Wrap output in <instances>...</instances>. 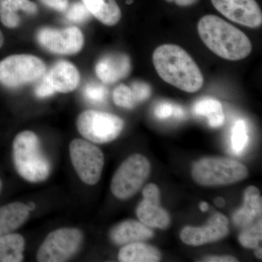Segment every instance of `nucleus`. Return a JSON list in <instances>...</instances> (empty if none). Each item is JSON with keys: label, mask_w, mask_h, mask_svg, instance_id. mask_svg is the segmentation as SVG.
<instances>
[{"label": "nucleus", "mask_w": 262, "mask_h": 262, "mask_svg": "<svg viewBox=\"0 0 262 262\" xmlns=\"http://www.w3.org/2000/svg\"><path fill=\"white\" fill-rule=\"evenodd\" d=\"M153 63L158 75L167 83L187 93L203 87L204 78L198 64L185 50L177 45L165 44L153 53Z\"/></svg>", "instance_id": "obj_1"}, {"label": "nucleus", "mask_w": 262, "mask_h": 262, "mask_svg": "<svg viewBox=\"0 0 262 262\" xmlns=\"http://www.w3.org/2000/svg\"><path fill=\"white\" fill-rule=\"evenodd\" d=\"M200 37L217 56L239 61L251 54L252 44L246 34L232 24L213 15H207L198 24Z\"/></svg>", "instance_id": "obj_2"}, {"label": "nucleus", "mask_w": 262, "mask_h": 262, "mask_svg": "<svg viewBox=\"0 0 262 262\" xmlns=\"http://www.w3.org/2000/svg\"><path fill=\"white\" fill-rule=\"evenodd\" d=\"M15 168L27 182H44L51 173V163L43 154L40 143L35 134L25 130L15 138L13 144Z\"/></svg>", "instance_id": "obj_3"}, {"label": "nucleus", "mask_w": 262, "mask_h": 262, "mask_svg": "<svg viewBox=\"0 0 262 262\" xmlns=\"http://www.w3.org/2000/svg\"><path fill=\"white\" fill-rule=\"evenodd\" d=\"M192 177L205 187H220L241 182L248 175L246 165L237 160L221 157H208L196 162Z\"/></svg>", "instance_id": "obj_4"}, {"label": "nucleus", "mask_w": 262, "mask_h": 262, "mask_svg": "<svg viewBox=\"0 0 262 262\" xmlns=\"http://www.w3.org/2000/svg\"><path fill=\"white\" fill-rule=\"evenodd\" d=\"M151 165L141 154H134L119 167L111 183L112 192L120 200L132 198L149 178Z\"/></svg>", "instance_id": "obj_5"}, {"label": "nucleus", "mask_w": 262, "mask_h": 262, "mask_svg": "<svg viewBox=\"0 0 262 262\" xmlns=\"http://www.w3.org/2000/svg\"><path fill=\"white\" fill-rule=\"evenodd\" d=\"M44 62L31 55H14L0 61V83L17 88L40 80L46 75Z\"/></svg>", "instance_id": "obj_6"}, {"label": "nucleus", "mask_w": 262, "mask_h": 262, "mask_svg": "<svg viewBox=\"0 0 262 262\" xmlns=\"http://www.w3.org/2000/svg\"><path fill=\"white\" fill-rule=\"evenodd\" d=\"M123 120L113 114L87 110L77 118V126L84 139L96 144L111 142L120 135Z\"/></svg>", "instance_id": "obj_7"}, {"label": "nucleus", "mask_w": 262, "mask_h": 262, "mask_svg": "<svg viewBox=\"0 0 262 262\" xmlns=\"http://www.w3.org/2000/svg\"><path fill=\"white\" fill-rule=\"evenodd\" d=\"M83 242V234L80 229L61 228L51 232L37 251L39 262L67 261L78 252Z\"/></svg>", "instance_id": "obj_8"}, {"label": "nucleus", "mask_w": 262, "mask_h": 262, "mask_svg": "<svg viewBox=\"0 0 262 262\" xmlns=\"http://www.w3.org/2000/svg\"><path fill=\"white\" fill-rule=\"evenodd\" d=\"M70 154L72 165L81 180L89 185L97 184L104 165L102 151L89 141L77 139L70 143Z\"/></svg>", "instance_id": "obj_9"}, {"label": "nucleus", "mask_w": 262, "mask_h": 262, "mask_svg": "<svg viewBox=\"0 0 262 262\" xmlns=\"http://www.w3.org/2000/svg\"><path fill=\"white\" fill-rule=\"evenodd\" d=\"M41 46L52 52L62 55L75 54L82 49L84 37L75 27L63 29L44 28L37 34Z\"/></svg>", "instance_id": "obj_10"}, {"label": "nucleus", "mask_w": 262, "mask_h": 262, "mask_svg": "<svg viewBox=\"0 0 262 262\" xmlns=\"http://www.w3.org/2000/svg\"><path fill=\"white\" fill-rule=\"evenodd\" d=\"M220 13L234 23L256 29L261 27L262 13L256 0H211Z\"/></svg>", "instance_id": "obj_11"}, {"label": "nucleus", "mask_w": 262, "mask_h": 262, "mask_svg": "<svg viewBox=\"0 0 262 262\" xmlns=\"http://www.w3.org/2000/svg\"><path fill=\"white\" fill-rule=\"evenodd\" d=\"M229 234V221L222 213L212 215L206 225L201 227H185L180 233L184 244L192 246L215 242L225 238Z\"/></svg>", "instance_id": "obj_12"}, {"label": "nucleus", "mask_w": 262, "mask_h": 262, "mask_svg": "<svg viewBox=\"0 0 262 262\" xmlns=\"http://www.w3.org/2000/svg\"><path fill=\"white\" fill-rule=\"evenodd\" d=\"M144 199L136 209V215L143 224L151 227L165 229L170 225V215L160 206L159 188L155 184H149L143 190Z\"/></svg>", "instance_id": "obj_13"}, {"label": "nucleus", "mask_w": 262, "mask_h": 262, "mask_svg": "<svg viewBox=\"0 0 262 262\" xmlns=\"http://www.w3.org/2000/svg\"><path fill=\"white\" fill-rule=\"evenodd\" d=\"M131 70L130 59L123 53H112L103 56L96 67L98 78L106 84L115 83L125 78Z\"/></svg>", "instance_id": "obj_14"}, {"label": "nucleus", "mask_w": 262, "mask_h": 262, "mask_svg": "<svg viewBox=\"0 0 262 262\" xmlns=\"http://www.w3.org/2000/svg\"><path fill=\"white\" fill-rule=\"evenodd\" d=\"M154 232L142 222L126 220L115 226L110 232V238L117 246H125L132 243L151 239Z\"/></svg>", "instance_id": "obj_15"}, {"label": "nucleus", "mask_w": 262, "mask_h": 262, "mask_svg": "<svg viewBox=\"0 0 262 262\" xmlns=\"http://www.w3.org/2000/svg\"><path fill=\"white\" fill-rule=\"evenodd\" d=\"M261 214L262 198L259 190L254 186H250L245 191L244 206L233 215L234 224L245 229L252 225L256 219L261 218Z\"/></svg>", "instance_id": "obj_16"}, {"label": "nucleus", "mask_w": 262, "mask_h": 262, "mask_svg": "<svg viewBox=\"0 0 262 262\" xmlns=\"http://www.w3.org/2000/svg\"><path fill=\"white\" fill-rule=\"evenodd\" d=\"M46 75L55 91L61 93L74 91L80 80L78 70L68 61L58 62Z\"/></svg>", "instance_id": "obj_17"}, {"label": "nucleus", "mask_w": 262, "mask_h": 262, "mask_svg": "<svg viewBox=\"0 0 262 262\" xmlns=\"http://www.w3.org/2000/svg\"><path fill=\"white\" fill-rule=\"evenodd\" d=\"M20 12L27 15L35 14L37 5L29 0H0V20L8 28L18 27Z\"/></svg>", "instance_id": "obj_18"}, {"label": "nucleus", "mask_w": 262, "mask_h": 262, "mask_svg": "<svg viewBox=\"0 0 262 262\" xmlns=\"http://www.w3.org/2000/svg\"><path fill=\"white\" fill-rule=\"evenodd\" d=\"M27 205L15 202L0 207V236L12 233L24 225L29 217Z\"/></svg>", "instance_id": "obj_19"}, {"label": "nucleus", "mask_w": 262, "mask_h": 262, "mask_svg": "<svg viewBox=\"0 0 262 262\" xmlns=\"http://www.w3.org/2000/svg\"><path fill=\"white\" fill-rule=\"evenodd\" d=\"M91 15L106 26H115L120 20L122 13L116 0H82Z\"/></svg>", "instance_id": "obj_20"}, {"label": "nucleus", "mask_w": 262, "mask_h": 262, "mask_svg": "<svg viewBox=\"0 0 262 262\" xmlns=\"http://www.w3.org/2000/svg\"><path fill=\"white\" fill-rule=\"evenodd\" d=\"M118 259L122 262H158L161 260V253L154 246L136 242L122 248Z\"/></svg>", "instance_id": "obj_21"}, {"label": "nucleus", "mask_w": 262, "mask_h": 262, "mask_svg": "<svg viewBox=\"0 0 262 262\" xmlns=\"http://www.w3.org/2000/svg\"><path fill=\"white\" fill-rule=\"evenodd\" d=\"M25 239L19 234L0 236V262H20L24 259Z\"/></svg>", "instance_id": "obj_22"}, {"label": "nucleus", "mask_w": 262, "mask_h": 262, "mask_svg": "<svg viewBox=\"0 0 262 262\" xmlns=\"http://www.w3.org/2000/svg\"><path fill=\"white\" fill-rule=\"evenodd\" d=\"M196 115L208 119L210 126L216 128L225 123V116L222 103L212 98H205L196 101L193 107Z\"/></svg>", "instance_id": "obj_23"}, {"label": "nucleus", "mask_w": 262, "mask_h": 262, "mask_svg": "<svg viewBox=\"0 0 262 262\" xmlns=\"http://www.w3.org/2000/svg\"><path fill=\"white\" fill-rule=\"evenodd\" d=\"M262 239V220L258 219L252 225L245 228L239 236V244L245 248H256Z\"/></svg>", "instance_id": "obj_24"}, {"label": "nucleus", "mask_w": 262, "mask_h": 262, "mask_svg": "<svg viewBox=\"0 0 262 262\" xmlns=\"http://www.w3.org/2000/svg\"><path fill=\"white\" fill-rule=\"evenodd\" d=\"M248 142L247 126L246 122L238 120L232 127L231 143L234 154L239 155L246 149Z\"/></svg>", "instance_id": "obj_25"}, {"label": "nucleus", "mask_w": 262, "mask_h": 262, "mask_svg": "<svg viewBox=\"0 0 262 262\" xmlns=\"http://www.w3.org/2000/svg\"><path fill=\"white\" fill-rule=\"evenodd\" d=\"M113 99L117 106L128 110L135 107L137 104L130 87L123 84L117 86L114 91Z\"/></svg>", "instance_id": "obj_26"}, {"label": "nucleus", "mask_w": 262, "mask_h": 262, "mask_svg": "<svg viewBox=\"0 0 262 262\" xmlns=\"http://www.w3.org/2000/svg\"><path fill=\"white\" fill-rule=\"evenodd\" d=\"M84 97L94 104H102L107 99L108 91L103 84L99 83H89L84 87Z\"/></svg>", "instance_id": "obj_27"}, {"label": "nucleus", "mask_w": 262, "mask_h": 262, "mask_svg": "<svg viewBox=\"0 0 262 262\" xmlns=\"http://www.w3.org/2000/svg\"><path fill=\"white\" fill-rule=\"evenodd\" d=\"M155 115L160 120H165L172 116L177 119H183L186 114L180 106L164 101L157 105L155 108Z\"/></svg>", "instance_id": "obj_28"}, {"label": "nucleus", "mask_w": 262, "mask_h": 262, "mask_svg": "<svg viewBox=\"0 0 262 262\" xmlns=\"http://www.w3.org/2000/svg\"><path fill=\"white\" fill-rule=\"evenodd\" d=\"M66 10H67L66 18L75 23H83L89 20L91 17V13L83 3H73Z\"/></svg>", "instance_id": "obj_29"}, {"label": "nucleus", "mask_w": 262, "mask_h": 262, "mask_svg": "<svg viewBox=\"0 0 262 262\" xmlns=\"http://www.w3.org/2000/svg\"><path fill=\"white\" fill-rule=\"evenodd\" d=\"M136 103L145 101L151 95V88L149 84L142 81H135L130 84Z\"/></svg>", "instance_id": "obj_30"}, {"label": "nucleus", "mask_w": 262, "mask_h": 262, "mask_svg": "<svg viewBox=\"0 0 262 262\" xmlns=\"http://www.w3.org/2000/svg\"><path fill=\"white\" fill-rule=\"evenodd\" d=\"M56 92L48 80L47 75L43 76L35 89L36 96L39 98H46L51 96Z\"/></svg>", "instance_id": "obj_31"}, {"label": "nucleus", "mask_w": 262, "mask_h": 262, "mask_svg": "<svg viewBox=\"0 0 262 262\" xmlns=\"http://www.w3.org/2000/svg\"><path fill=\"white\" fill-rule=\"evenodd\" d=\"M40 1L51 9L63 12L68 8L70 0H40Z\"/></svg>", "instance_id": "obj_32"}, {"label": "nucleus", "mask_w": 262, "mask_h": 262, "mask_svg": "<svg viewBox=\"0 0 262 262\" xmlns=\"http://www.w3.org/2000/svg\"><path fill=\"white\" fill-rule=\"evenodd\" d=\"M202 261L206 262H236L238 261L232 256H212L203 258Z\"/></svg>", "instance_id": "obj_33"}, {"label": "nucleus", "mask_w": 262, "mask_h": 262, "mask_svg": "<svg viewBox=\"0 0 262 262\" xmlns=\"http://www.w3.org/2000/svg\"><path fill=\"white\" fill-rule=\"evenodd\" d=\"M169 3H175L180 7H188L195 4L198 0H165Z\"/></svg>", "instance_id": "obj_34"}, {"label": "nucleus", "mask_w": 262, "mask_h": 262, "mask_svg": "<svg viewBox=\"0 0 262 262\" xmlns=\"http://www.w3.org/2000/svg\"><path fill=\"white\" fill-rule=\"evenodd\" d=\"M215 204L219 207H223L225 205V201L222 198H215Z\"/></svg>", "instance_id": "obj_35"}, {"label": "nucleus", "mask_w": 262, "mask_h": 262, "mask_svg": "<svg viewBox=\"0 0 262 262\" xmlns=\"http://www.w3.org/2000/svg\"><path fill=\"white\" fill-rule=\"evenodd\" d=\"M200 209L202 211L206 212L208 210V204L206 203V202H202L201 204H200Z\"/></svg>", "instance_id": "obj_36"}, {"label": "nucleus", "mask_w": 262, "mask_h": 262, "mask_svg": "<svg viewBox=\"0 0 262 262\" xmlns=\"http://www.w3.org/2000/svg\"><path fill=\"white\" fill-rule=\"evenodd\" d=\"M256 251H255V256L259 259L262 258V248L261 247H256Z\"/></svg>", "instance_id": "obj_37"}, {"label": "nucleus", "mask_w": 262, "mask_h": 262, "mask_svg": "<svg viewBox=\"0 0 262 262\" xmlns=\"http://www.w3.org/2000/svg\"><path fill=\"white\" fill-rule=\"evenodd\" d=\"M3 43H4V37H3V34L1 30H0V48L3 46Z\"/></svg>", "instance_id": "obj_38"}, {"label": "nucleus", "mask_w": 262, "mask_h": 262, "mask_svg": "<svg viewBox=\"0 0 262 262\" xmlns=\"http://www.w3.org/2000/svg\"><path fill=\"white\" fill-rule=\"evenodd\" d=\"M27 206L29 207L30 211H33V210H34V208H35V205H34V203H29V205H27Z\"/></svg>", "instance_id": "obj_39"}, {"label": "nucleus", "mask_w": 262, "mask_h": 262, "mask_svg": "<svg viewBox=\"0 0 262 262\" xmlns=\"http://www.w3.org/2000/svg\"><path fill=\"white\" fill-rule=\"evenodd\" d=\"M2 188H3V184H2L1 180H0V192H1Z\"/></svg>", "instance_id": "obj_40"}, {"label": "nucleus", "mask_w": 262, "mask_h": 262, "mask_svg": "<svg viewBox=\"0 0 262 262\" xmlns=\"http://www.w3.org/2000/svg\"><path fill=\"white\" fill-rule=\"evenodd\" d=\"M133 3V0H127V4H130V3Z\"/></svg>", "instance_id": "obj_41"}]
</instances>
